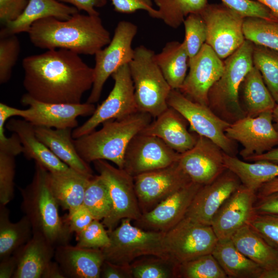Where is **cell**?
<instances>
[{"instance_id":"obj_11","label":"cell","mask_w":278,"mask_h":278,"mask_svg":"<svg viewBox=\"0 0 278 278\" xmlns=\"http://www.w3.org/2000/svg\"><path fill=\"white\" fill-rule=\"evenodd\" d=\"M167 104L185 118L193 132L211 140L226 154L234 156V141L225 134L230 123L216 115L208 106L195 102L173 89L169 94Z\"/></svg>"},{"instance_id":"obj_41","label":"cell","mask_w":278,"mask_h":278,"mask_svg":"<svg viewBox=\"0 0 278 278\" xmlns=\"http://www.w3.org/2000/svg\"><path fill=\"white\" fill-rule=\"evenodd\" d=\"M253 63L260 73L273 99L278 103V51L254 44Z\"/></svg>"},{"instance_id":"obj_47","label":"cell","mask_w":278,"mask_h":278,"mask_svg":"<svg viewBox=\"0 0 278 278\" xmlns=\"http://www.w3.org/2000/svg\"><path fill=\"white\" fill-rule=\"evenodd\" d=\"M222 4L244 18L259 17L269 20H278L271 11L254 0H221Z\"/></svg>"},{"instance_id":"obj_44","label":"cell","mask_w":278,"mask_h":278,"mask_svg":"<svg viewBox=\"0 0 278 278\" xmlns=\"http://www.w3.org/2000/svg\"><path fill=\"white\" fill-rule=\"evenodd\" d=\"M20 43L16 34H0V83L8 82L20 53Z\"/></svg>"},{"instance_id":"obj_26","label":"cell","mask_w":278,"mask_h":278,"mask_svg":"<svg viewBox=\"0 0 278 278\" xmlns=\"http://www.w3.org/2000/svg\"><path fill=\"white\" fill-rule=\"evenodd\" d=\"M55 247L43 237L33 234L30 239L14 254L17 267L12 278H42L54 257Z\"/></svg>"},{"instance_id":"obj_22","label":"cell","mask_w":278,"mask_h":278,"mask_svg":"<svg viewBox=\"0 0 278 278\" xmlns=\"http://www.w3.org/2000/svg\"><path fill=\"white\" fill-rule=\"evenodd\" d=\"M241 185L239 178L227 169L214 181L201 187L185 217L211 225L212 219L218 210Z\"/></svg>"},{"instance_id":"obj_59","label":"cell","mask_w":278,"mask_h":278,"mask_svg":"<svg viewBox=\"0 0 278 278\" xmlns=\"http://www.w3.org/2000/svg\"><path fill=\"white\" fill-rule=\"evenodd\" d=\"M268 8L278 18V0H254Z\"/></svg>"},{"instance_id":"obj_51","label":"cell","mask_w":278,"mask_h":278,"mask_svg":"<svg viewBox=\"0 0 278 278\" xmlns=\"http://www.w3.org/2000/svg\"><path fill=\"white\" fill-rule=\"evenodd\" d=\"M254 211L258 214L278 215V192L257 197Z\"/></svg>"},{"instance_id":"obj_2","label":"cell","mask_w":278,"mask_h":278,"mask_svg":"<svg viewBox=\"0 0 278 278\" xmlns=\"http://www.w3.org/2000/svg\"><path fill=\"white\" fill-rule=\"evenodd\" d=\"M27 33L30 42L38 48L65 49L79 55H95L111 40L99 15L79 12L67 20L53 17L40 19Z\"/></svg>"},{"instance_id":"obj_55","label":"cell","mask_w":278,"mask_h":278,"mask_svg":"<svg viewBox=\"0 0 278 278\" xmlns=\"http://www.w3.org/2000/svg\"><path fill=\"white\" fill-rule=\"evenodd\" d=\"M0 261V278L13 277L17 267L15 255L13 254Z\"/></svg>"},{"instance_id":"obj_23","label":"cell","mask_w":278,"mask_h":278,"mask_svg":"<svg viewBox=\"0 0 278 278\" xmlns=\"http://www.w3.org/2000/svg\"><path fill=\"white\" fill-rule=\"evenodd\" d=\"M188 122L177 110L169 107L140 133L156 136L173 150L182 153L196 144L198 135L190 133Z\"/></svg>"},{"instance_id":"obj_60","label":"cell","mask_w":278,"mask_h":278,"mask_svg":"<svg viewBox=\"0 0 278 278\" xmlns=\"http://www.w3.org/2000/svg\"><path fill=\"white\" fill-rule=\"evenodd\" d=\"M260 278H278V268L271 271H263Z\"/></svg>"},{"instance_id":"obj_20","label":"cell","mask_w":278,"mask_h":278,"mask_svg":"<svg viewBox=\"0 0 278 278\" xmlns=\"http://www.w3.org/2000/svg\"><path fill=\"white\" fill-rule=\"evenodd\" d=\"M202 185L191 181L173 193L136 221V226L149 231L166 232L185 216Z\"/></svg>"},{"instance_id":"obj_35","label":"cell","mask_w":278,"mask_h":278,"mask_svg":"<svg viewBox=\"0 0 278 278\" xmlns=\"http://www.w3.org/2000/svg\"><path fill=\"white\" fill-rule=\"evenodd\" d=\"M32 235L31 224L26 216L13 223L6 205H0V260L13 254Z\"/></svg>"},{"instance_id":"obj_46","label":"cell","mask_w":278,"mask_h":278,"mask_svg":"<svg viewBox=\"0 0 278 278\" xmlns=\"http://www.w3.org/2000/svg\"><path fill=\"white\" fill-rule=\"evenodd\" d=\"M249 225L278 252V215L255 214Z\"/></svg>"},{"instance_id":"obj_29","label":"cell","mask_w":278,"mask_h":278,"mask_svg":"<svg viewBox=\"0 0 278 278\" xmlns=\"http://www.w3.org/2000/svg\"><path fill=\"white\" fill-rule=\"evenodd\" d=\"M231 239L236 248L263 271H271L278 268V252L249 224L236 232Z\"/></svg>"},{"instance_id":"obj_7","label":"cell","mask_w":278,"mask_h":278,"mask_svg":"<svg viewBox=\"0 0 278 278\" xmlns=\"http://www.w3.org/2000/svg\"><path fill=\"white\" fill-rule=\"evenodd\" d=\"M130 219H123L119 225L108 231L110 244L101 249L105 260L130 265L145 256L169 258L164 247L165 232L146 230L133 225Z\"/></svg>"},{"instance_id":"obj_3","label":"cell","mask_w":278,"mask_h":278,"mask_svg":"<svg viewBox=\"0 0 278 278\" xmlns=\"http://www.w3.org/2000/svg\"><path fill=\"white\" fill-rule=\"evenodd\" d=\"M48 172L35 162L31 182L20 188L21 208L31 224L33 234L42 236L56 248L68 244L72 233L65 220L59 215V205L50 188Z\"/></svg>"},{"instance_id":"obj_37","label":"cell","mask_w":278,"mask_h":278,"mask_svg":"<svg viewBox=\"0 0 278 278\" xmlns=\"http://www.w3.org/2000/svg\"><path fill=\"white\" fill-rule=\"evenodd\" d=\"M158 8L157 19L176 29L189 14L199 13L208 4L207 0H153Z\"/></svg>"},{"instance_id":"obj_40","label":"cell","mask_w":278,"mask_h":278,"mask_svg":"<svg viewBox=\"0 0 278 278\" xmlns=\"http://www.w3.org/2000/svg\"><path fill=\"white\" fill-rule=\"evenodd\" d=\"M178 264L170 258L145 256L130 264L132 278H177Z\"/></svg>"},{"instance_id":"obj_50","label":"cell","mask_w":278,"mask_h":278,"mask_svg":"<svg viewBox=\"0 0 278 278\" xmlns=\"http://www.w3.org/2000/svg\"><path fill=\"white\" fill-rule=\"evenodd\" d=\"M29 0H0V21L3 25L16 20L24 12Z\"/></svg>"},{"instance_id":"obj_38","label":"cell","mask_w":278,"mask_h":278,"mask_svg":"<svg viewBox=\"0 0 278 278\" xmlns=\"http://www.w3.org/2000/svg\"><path fill=\"white\" fill-rule=\"evenodd\" d=\"M243 32L245 39L254 44L278 51V20L244 18Z\"/></svg>"},{"instance_id":"obj_36","label":"cell","mask_w":278,"mask_h":278,"mask_svg":"<svg viewBox=\"0 0 278 278\" xmlns=\"http://www.w3.org/2000/svg\"><path fill=\"white\" fill-rule=\"evenodd\" d=\"M23 152V148L17 135L0 142V204L6 205L14 196L15 157Z\"/></svg>"},{"instance_id":"obj_17","label":"cell","mask_w":278,"mask_h":278,"mask_svg":"<svg viewBox=\"0 0 278 278\" xmlns=\"http://www.w3.org/2000/svg\"><path fill=\"white\" fill-rule=\"evenodd\" d=\"M189 72L179 90L189 99L208 106V94L224 70V61L204 43L198 53L188 60Z\"/></svg>"},{"instance_id":"obj_21","label":"cell","mask_w":278,"mask_h":278,"mask_svg":"<svg viewBox=\"0 0 278 278\" xmlns=\"http://www.w3.org/2000/svg\"><path fill=\"white\" fill-rule=\"evenodd\" d=\"M256 192L241 185L222 204L214 216L211 226L218 239L232 236L249 223L255 214Z\"/></svg>"},{"instance_id":"obj_16","label":"cell","mask_w":278,"mask_h":278,"mask_svg":"<svg viewBox=\"0 0 278 278\" xmlns=\"http://www.w3.org/2000/svg\"><path fill=\"white\" fill-rule=\"evenodd\" d=\"M180 155L160 138L139 133L127 148L123 169L134 177L170 165Z\"/></svg>"},{"instance_id":"obj_57","label":"cell","mask_w":278,"mask_h":278,"mask_svg":"<svg viewBox=\"0 0 278 278\" xmlns=\"http://www.w3.org/2000/svg\"><path fill=\"white\" fill-rule=\"evenodd\" d=\"M56 261H51L45 270L42 278H65Z\"/></svg>"},{"instance_id":"obj_58","label":"cell","mask_w":278,"mask_h":278,"mask_svg":"<svg viewBox=\"0 0 278 278\" xmlns=\"http://www.w3.org/2000/svg\"><path fill=\"white\" fill-rule=\"evenodd\" d=\"M278 192V177L265 183L256 191L257 197H261Z\"/></svg>"},{"instance_id":"obj_8","label":"cell","mask_w":278,"mask_h":278,"mask_svg":"<svg viewBox=\"0 0 278 278\" xmlns=\"http://www.w3.org/2000/svg\"><path fill=\"white\" fill-rule=\"evenodd\" d=\"M137 32V26L132 22H119L110 43L95 54L94 82L86 102H97L108 78L119 67L129 64L132 60L134 49L132 43Z\"/></svg>"},{"instance_id":"obj_31","label":"cell","mask_w":278,"mask_h":278,"mask_svg":"<svg viewBox=\"0 0 278 278\" xmlns=\"http://www.w3.org/2000/svg\"><path fill=\"white\" fill-rule=\"evenodd\" d=\"M93 176L75 170L61 173L49 172V185L59 205L68 211L81 205L88 182Z\"/></svg>"},{"instance_id":"obj_42","label":"cell","mask_w":278,"mask_h":278,"mask_svg":"<svg viewBox=\"0 0 278 278\" xmlns=\"http://www.w3.org/2000/svg\"><path fill=\"white\" fill-rule=\"evenodd\" d=\"M227 277V274L212 253L178 265L177 278Z\"/></svg>"},{"instance_id":"obj_52","label":"cell","mask_w":278,"mask_h":278,"mask_svg":"<svg viewBox=\"0 0 278 278\" xmlns=\"http://www.w3.org/2000/svg\"><path fill=\"white\" fill-rule=\"evenodd\" d=\"M100 277L132 278L130 265H117L105 260L101 267Z\"/></svg>"},{"instance_id":"obj_1","label":"cell","mask_w":278,"mask_h":278,"mask_svg":"<svg viewBox=\"0 0 278 278\" xmlns=\"http://www.w3.org/2000/svg\"><path fill=\"white\" fill-rule=\"evenodd\" d=\"M27 94L48 103H79L92 88L94 68L79 55L65 49H49L22 61Z\"/></svg>"},{"instance_id":"obj_32","label":"cell","mask_w":278,"mask_h":278,"mask_svg":"<svg viewBox=\"0 0 278 278\" xmlns=\"http://www.w3.org/2000/svg\"><path fill=\"white\" fill-rule=\"evenodd\" d=\"M227 169L234 172L242 185L256 192L265 183L278 177V164L267 161L250 163L224 153Z\"/></svg>"},{"instance_id":"obj_9","label":"cell","mask_w":278,"mask_h":278,"mask_svg":"<svg viewBox=\"0 0 278 278\" xmlns=\"http://www.w3.org/2000/svg\"><path fill=\"white\" fill-rule=\"evenodd\" d=\"M93 163L108 187L112 202L109 215L102 221L107 230H113L123 219L138 220L142 213L135 190L133 177L106 160H98Z\"/></svg>"},{"instance_id":"obj_39","label":"cell","mask_w":278,"mask_h":278,"mask_svg":"<svg viewBox=\"0 0 278 278\" xmlns=\"http://www.w3.org/2000/svg\"><path fill=\"white\" fill-rule=\"evenodd\" d=\"M82 205L94 219L102 220L109 215L112 202L108 187L99 175H93L89 179Z\"/></svg>"},{"instance_id":"obj_61","label":"cell","mask_w":278,"mask_h":278,"mask_svg":"<svg viewBox=\"0 0 278 278\" xmlns=\"http://www.w3.org/2000/svg\"><path fill=\"white\" fill-rule=\"evenodd\" d=\"M273 122L274 126L278 132V103H277L272 111Z\"/></svg>"},{"instance_id":"obj_6","label":"cell","mask_w":278,"mask_h":278,"mask_svg":"<svg viewBox=\"0 0 278 278\" xmlns=\"http://www.w3.org/2000/svg\"><path fill=\"white\" fill-rule=\"evenodd\" d=\"M153 50L144 45L134 49L129 64L134 95L138 111L155 118L168 107L167 99L171 90L155 59Z\"/></svg>"},{"instance_id":"obj_27","label":"cell","mask_w":278,"mask_h":278,"mask_svg":"<svg viewBox=\"0 0 278 278\" xmlns=\"http://www.w3.org/2000/svg\"><path fill=\"white\" fill-rule=\"evenodd\" d=\"M34 127L38 138L61 161L80 173L94 175L89 163L81 158L76 149L72 136L73 129Z\"/></svg>"},{"instance_id":"obj_24","label":"cell","mask_w":278,"mask_h":278,"mask_svg":"<svg viewBox=\"0 0 278 278\" xmlns=\"http://www.w3.org/2000/svg\"><path fill=\"white\" fill-rule=\"evenodd\" d=\"M54 258L66 277L99 278L105 257L101 249L68 244L55 248Z\"/></svg>"},{"instance_id":"obj_25","label":"cell","mask_w":278,"mask_h":278,"mask_svg":"<svg viewBox=\"0 0 278 278\" xmlns=\"http://www.w3.org/2000/svg\"><path fill=\"white\" fill-rule=\"evenodd\" d=\"M5 127L18 136L23 148L25 157L33 160L51 173H66L71 168L58 159L36 135L34 126L24 119L11 118Z\"/></svg>"},{"instance_id":"obj_43","label":"cell","mask_w":278,"mask_h":278,"mask_svg":"<svg viewBox=\"0 0 278 278\" xmlns=\"http://www.w3.org/2000/svg\"><path fill=\"white\" fill-rule=\"evenodd\" d=\"M183 24L185 37L184 44L189 59L194 57L200 51L207 38L205 23L199 13L188 14Z\"/></svg>"},{"instance_id":"obj_53","label":"cell","mask_w":278,"mask_h":278,"mask_svg":"<svg viewBox=\"0 0 278 278\" xmlns=\"http://www.w3.org/2000/svg\"><path fill=\"white\" fill-rule=\"evenodd\" d=\"M28 113V109H20L3 102L0 103V141H4L7 137L5 133V128L8 119L13 116H19L24 118Z\"/></svg>"},{"instance_id":"obj_15","label":"cell","mask_w":278,"mask_h":278,"mask_svg":"<svg viewBox=\"0 0 278 278\" xmlns=\"http://www.w3.org/2000/svg\"><path fill=\"white\" fill-rule=\"evenodd\" d=\"M133 179L142 214L192 181L178 161L165 167L135 176Z\"/></svg>"},{"instance_id":"obj_34","label":"cell","mask_w":278,"mask_h":278,"mask_svg":"<svg viewBox=\"0 0 278 278\" xmlns=\"http://www.w3.org/2000/svg\"><path fill=\"white\" fill-rule=\"evenodd\" d=\"M156 62L171 89L179 90L187 75L189 57L184 43L170 41L155 55Z\"/></svg>"},{"instance_id":"obj_48","label":"cell","mask_w":278,"mask_h":278,"mask_svg":"<svg viewBox=\"0 0 278 278\" xmlns=\"http://www.w3.org/2000/svg\"><path fill=\"white\" fill-rule=\"evenodd\" d=\"M114 10L118 12L131 13L139 10L147 11L150 16L157 19L158 11L153 8L151 0H112Z\"/></svg>"},{"instance_id":"obj_5","label":"cell","mask_w":278,"mask_h":278,"mask_svg":"<svg viewBox=\"0 0 278 278\" xmlns=\"http://www.w3.org/2000/svg\"><path fill=\"white\" fill-rule=\"evenodd\" d=\"M253 47L254 44L246 39L238 49L223 60V72L208 94V106L230 124L246 116L239 100V90L253 66Z\"/></svg>"},{"instance_id":"obj_56","label":"cell","mask_w":278,"mask_h":278,"mask_svg":"<svg viewBox=\"0 0 278 278\" xmlns=\"http://www.w3.org/2000/svg\"><path fill=\"white\" fill-rule=\"evenodd\" d=\"M244 160L247 162L267 161L278 164V148H273L268 152L248 158Z\"/></svg>"},{"instance_id":"obj_49","label":"cell","mask_w":278,"mask_h":278,"mask_svg":"<svg viewBox=\"0 0 278 278\" xmlns=\"http://www.w3.org/2000/svg\"><path fill=\"white\" fill-rule=\"evenodd\" d=\"M94 219L91 213L82 204L68 210L65 219L71 232L76 234L83 230Z\"/></svg>"},{"instance_id":"obj_54","label":"cell","mask_w":278,"mask_h":278,"mask_svg":"<svg viewBox=\"0 0 278 278\" xmlns=\"http://www.w3.org/2000/svg\"><path fill=\"white\" fill-rule=\"evenodd\" d=\"M62 3H67L72 5L79 11H85L88 14L99 15L95 8L103 7L107 4V0H58Z\"/></svg>"},{"instance_id":"obj_14","label":"cell","mask_w":278,"mask_h":278,"mask_svg":"<svg viewBox=\"0 0 278 278\" xmlns=\"http://www.w3.org/2000/svg\"><path fill=\"white\" fill-rule=\"evenodd\" d=\"M225 134L243 147L240 154L244 160L268 152L278 145V132L273 124L272 111L240 118L230 124Z\"/></svg>"},{"instance_id":"obj_4","label":"cell","mask_w":278,"mask_h":278,"mask_svg":"<svg viewBox=\"0 0 278 278\" xmlns=\"http://www.w3.org/2000/svg\"><path fill=\"white\" fill-rule=\"evenodd\" d=\"M152 118L147 113L138 111L123 118L111 119L102 123L99 130L74 139V143L79 155L88 163L103 160L123 169L129 143Z\"/></svg>"},{"instance_id":"obj_45","label":"cell","mask_w":278,"mask_h":278,"mask_svg":"<svg viewBox=\"0 0 278 278\" xmlns=\"http://www.w3.org/2000/svg\"><path fill=\"white\" fill-rule=\"evenodd\" d=\"M105 228L100 220L94 219L83 230L76 234V246L100 249L108 247L110 244V239Z\"/></svg>"},{"instance_id":"obj_10","label":"cell","mask_w":278,"mask_h":278,"mask_svg":"<svg viewBox=\"0 0 278 278\" xmlns=\"http://www.w3.org/2000/svg\"><path fill=\"white\" fill-rule=\"evenodd\" d=\"M111 76L114 81L112 90L90 118L73 130L74 139L93 132L106 121L123 118L138 111L129 64L119 67Z\"/></svg>"},{"instance_id":"obj_18","label":"cell","mask_w":278,"mask_h":278,"mask_svg":"<svg viewBox=\"0 0 278 278\" xmlns=\"http://www.w3.org/2000/svg\"><path fill=\"white\" fill-rule=\"evenodd\" d=\"M21 102L28 106V113L23 118L34 126L55 129H74L78 126L77 118L91 116L96 107L87 102L79 103H48L32 98L27 93Z\"/></svg>"},{"instance_id":"obj_19","label":"cell","mask_w":278,"mask_h":278,"mask_svg":"<svg viewBox=\"0 0 278 278\" xmlns=\"http://www.w3.org/2000/svg\"><path fill=\"white\" fill-rule=\"evenodd\" d=\"M224 153L211 140L198 135L195 145L180 153L178 162L192 182L205 185L214 181L227 169Z\"/></svg>"},{"instance_id":"obj_28","label":"cell","mask_w":278,"mask_h":278,"mask_svg":"<svg viewBox=\"0 0 278 278\" xmlns=\"http://www.w3.org/2000/svg\"><path fill=\"white\" fill-rule=\"evenodd\" d=\"M78 12L76 7L67 6L58 0H29L22 14L15 21L5 25L0 34L28 32L31 25L40 19L53 17L67 20Z\"/></svg>"},{"instance_id":"obj_33","label":"cell","mask_w":278,"mask_h":278,"mask_svg":"<svg viewBox=\"0 0 278 278\" xmlns=\"http://www.w3.org/2000/svg\"><path fill=\"white\" fill-rule=\"evenodd\" d=\"M240 90L246 116L254 117L272 111L276 105L260 73L254 65L245 76Z\"/></svg>"},{"instance_id":"obj_12","label":"cell","mask_w":278,"mask_h":278,"mask_svg":"<svg viewBox=\"0 0 278 278\" xmlns=\"http://www.w3.org/2000/svg\"><path fill=\"white\" fill-rule=\"evenodd\" d=\"M218 240L211 225L186 217L165 232L164 237L167 255L178 264L212 253Z\"/></svg>"},{"instance_id":"obj_13","label":"cell","mask_w":278,"mask_h":278,"mask_svg":"<svg viewBox=\"0 0 278 278\" xmlns=\"http://www.w3.org/2000/svg\"><path fill=\"white\" fill-rule=\"evenodd\" d=\"M207 28L206 43L224 60L243 44L244 18L221 4H207L200 12Z\"/></svg>"},{"instance_id":"obj_30","label":"cell","mask_w":278,"mask_h":278,"mask_svg":"<svg viewBox=\"0 0 278 278\" xmlns=\"http://www.w3.org/2000/svg\"><path fill=\"white\" fill-rule=\"evenodd\" d=\"M212 254L228 277L260 278L263 271L236 248L231 238L218 239Z\"/></svg>"}]
</instances>
